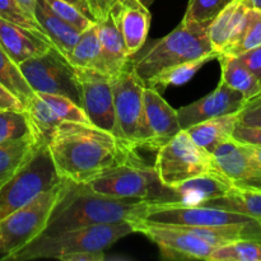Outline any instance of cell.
<instances>
[{
	"instance_id": "6da1fadb",
	"label": "cell",
	"mask_w": 261,
	"mask_h": 261,
	"mask_svg": "<svg viewBox=\"0 0 261 261\" xmlns=\"http://www.w3.org/2000/svg\"><path fill=\"white\" fill-rule=\"evenodd\" d=\"M47 147L61 178L87 184L105 171L139 161L137 150L112 133L86 122L63 121Z\"/></svg>"
},
{
	"instance_id": "7a4b0ae2",
	"label": "cell",
	"mask_w": 261,
	"mask_h": 261,
	"mask_svg": "<svg viewBox=\"0 0 261 261\" xmlns=\"http://www.w3.org/2000/svg\"><path fill=\"white\" fill-rule=\"evenodd\" d=\"M148 204L99 195L84 184L64 178L63 191L56 201L42 233H58L93 224L132 222L143 219Z\"/></svg>"
},
{
	"instance_id": "3957f363",
	"label": "cell",
	"mask_w": 261,
	"mask_h": 261,
	"mask_svg": "<svg viewBox=\"0 0 261 261\" xmlns=\"http://www.w3.org/2000/svg\"><path fill=\"white\" fill-rule=\"evenodd\" d=\"M135 233L134 223L93 224L58 233H41L5 261L56 259L81 251H105L119 240Z\"/></svg>"
},
{
	"instance_id": "277c9868",
	"label": "cell",
	"mask_w": 261,
	"mask_h": 261,
	"mask_svg": "<svg viewBox=\"0 0 261 261\" xmlns=\"http://www.w3.org/2000/svg\"><path fill=\"white\" fill-rule=\"evenodd\" d=\"M84 185L93 193L111 198L147 204L182 203L181 196L160 180L154 166H145L140 161L115 166Z\"/></svg>"
},
{
	"instance_id": "5b68a950",
	"label": "cell",
	"mask_w": 261,
	"mask_h": 261,
	"mask_svg": "<svg viewBox=\"0 0 261 261\" xmlns=\"http://www.w3.org/2000/svg\"><path fill=\"white\" fill-rule=\"evenodd\" d=\"M208 25L181 22L172 32L153 42L139 58L130 60V65L147 86L155 74L168 66L217 53L209 41Z\"/></svg>"
},
{
	"instance_id": "8992f818",
	"label": "cell",
	"mask_w": 261,
	"mask_h": 261,
	"mask_svg": "<svg viewBox=\"0 0 261 261\" xmlns=\"http://www.w3.org/2000/svg\"><path fill=\"white\" fill-rule=\"evenodd\" d=\"M61 180L47 143L42 142L22 168L0 188V221L32 201L43 191L53 189Z\"/></svg>"
},
{
	"instance_id": "52a82bcc",
	"label": "cell",
	"mask_w": 261,
	"mask_h": 261,
	"mask_svg": "<svg viewBox=\"0 0 261 261\" xmlns=\"http://www.w3.org/2000/svg\"><path fill=\"white\" fill-rule=\"evenodd\" d=\"M64 178L60 184L13 212L0 221V260L19 251L46 228L48 218L63 191Z\"/></svg>"
},
{
	"instance_id": "ba28073f",
	"label": "cell",
	"mask_w": 261,
	"mask_h": 261,
	"mask_svg": "<svg viewBox=\"0 0 261 261\" xmlns=\"http://www.w3.org/2000/svg\"><path fill=\"white\" fill-rule=\"evenodd\" d=\"M154 168L165 185L173 188L206 172H219L213 154L199 147L185 130L157 149Z\"/></svg>"
},
{
	"instance_id": "9c48e42d",
	"label": "cell",
	"mask_w": 261,
	"mask_h": 261,
	"mask_svg": "<svg viewBox=\"0 0 261 261\" xmlns=\"http://www.w3.org/2000/svg\"><path fill=\"white\" fill-rule=\"evenodd\" d=\"M18 66L35 93L61 94L81 106L75 68L56 47L51 46L43 54L33 56Z\"/></svg>"
},
{
	"instance_id": "30bf717a",
	"label": "cell",
	"mask_w": 261,
	"mask_h": 261,
	"mask_svg": "<svg viewBox=\"0 0 261 261\" xmlns=\"http://www.w3.org/2000/svg\"><path fill=\"white\" fill-rule=\"evenodd\" d=\"M144 88L130 61L114 79V106L117 138L135 149L144 148Z\"/></svg>"
},
{
	"instance_id": "8fae6325",
	"label": "cell",
	"mask_w": 261,
	"mask_h": 261,
	"mask_svg": "<svg viewBox=\"0 0 261 261\" xmlns=\"http://www.w3.org/2000/svg\"><path fill=\"white\" fill-rule=\"evenodd\" d=\"M76 74L81 89V107L89 122L117 137L114 106L115 76L84 70H76Z\"/></svg>"
},
{
	"instance_id": "7c38bea8",
	"label": "cell",
	"mask_w": 261,
	"mask_h": 261,
	"mask_svg": "<svg viewBox=\"0 0 261 261\" xmlns=\"http://www.w3.org/2000/svg\"><path fill=\"white\" fill-rule=\"evenodd\" d=\"M135 232L144 234L160 247L163 259L171 260H209L216 247L204 240L176 226L134 223Z\"/></svg>"
},
{
	"instance_id": "4fadbf2b",
	"label": "cell",
	"mask_w": 261,
	"mask_h": 261,
	"mask_svg": "<svg viewBox=\"0 0 261 261\" xmlns=\"http://www.w3.org/2000/svg\"><path fill=\"white\" fill-rule=\"evenodd\" d=\"M212 154L218 171L231 181L233 188L261 193V161L246 144L229 139Z\"/></svg>"
},
{
	"instance_id": "5bb4252c",
	"label": "cell",
	"mask_w": 261,
	"mask_h": 261,
	"mask_svg": "<svg viewBox=\"0 0 261 261\" xmlns=\"http://www.w3.org/2000/svg\"><path fill=\"white\" fill-rule=\"evenodd\" d=\"M245 102L246 99L241 92L231 88L221 81L217 88L208 96L177 110L181 130L205 120L240 112Z\"/></svg>"
},
{
	"instance_id": "9a60e30c",
	"label": "cell",
	"mask_w": 261,
	"mask_h": 261,
	"mask_svg": "<svg viewBox=\"0 0 261 261\" xmlns=\"http://www.w3.org/2000/svg\"><path fill=\"white\" fill-rule=\"evenodd\" d=\"M144 148L157 150L181 132L177 110L152 87L144 88Z\"/></svg>"
},
{
	"instance_id": "2e32d148",
	"label": "cell",
	"mask_w": 261,
	"mask_h": 261,
	"mask_svg": "<svg viewBox=\"0 0 261 261\" xmlns=\"http://www.w3.org/2000/svg\"><path fill=\"white\" fill-rule=\"evenodd\" d=\"M0 46L19 65L23 61L47 51L53 43L41 31L22 27L0 18Z\"/></svg>"
},
{
	"instance_id": "e0dca14e",
	"label": "cell",
	"mask_w": 261,
	"mask_h": 261,
	"mask_svg": "<svg viewBox=\"0 0 261 261\" xmlns=\"http://www.w3.org/2000/svg\"><path fill=\"white\" fill-rule=\"evenodd\" d=\"M250 7L244 0L229 3L208 25L212 47L218 54H226L241 40L249 19Z\"/></svg>"
},
{
	"instance_id": "ac0fdd59",
	"label": "cell",
	"mask_w": 261,
	"mask_h": 261,
	"mask_svg": "<svg viewBox=\"0 0 261 261\" xmlns=\"http://www.w3.org/2000/svg\"><path fill=\"white\" fill-rule=\"evenodd\" d=\"M124 37L129 56H134L144 46L150 27L149 8L139 0H121L111 10Z\"/></svg>"
},
{
	"instance_id": "d6986e66",
	"label": "cell",
	"mask_w": 261,
	"mask_h": 261,
	"mask_svg": "<svg viewBox=\"0 0 261 261\" xmlns=\"http://www.w3.org/2000/svg\"><path fill=\"white\" fill-rule=\"evenodd\" d=\"M96 28L107 68L114 76L119 75L129 64L130 56L112 13L96 22Z\"/></svg>"
},
{
	"instance_id": "ffe728a7",
	"label": "cell",
	"mask_w": 261,
	"mask_h": 261,
	"mask_svg": "<svg viewBox=\"0 0 261 261\" xmlns=\"http://www.w3.org/2000/svg\"><path fill=\"white\" fill-rule=\"evenodd\" d=\"M35 19L41 30L51 41L54 47L63 55L68 56L81 37V32L66 23L48 8L45 0H37L35 8Z\"/></svg>"
},
{
	"instance_id": "44dd1931",
	"label": "cell",
	"mask_w": 261,
	"mask_h": 261,
	"mask_svg": "<svg viewBox=\"0 0 261 261\" xmlns=\"http://www.w3.org/2000/svg\"><path fill=\"white\" fill-rule=\"evenodd\" d=\"M233 188L231 181L221 172H206L173 186V190L181 196L182 203L196 204L209 199L219 198Z\"/></svg>"
},
{
	"instance_id": "7402d4cb",
	"label": "cell",
	"mask_w": 261,
	"mask_h": 261,
	"mask_svg": "<svg viewBox=\"0 0 261 261\" xmlns=\"http://www.w3.org/2000/svg\"><path fill=\"white\" fill-rule=\"evenodd\" d=\"M66 58L76 70L93 71V73L114 76L110 73L105 61L101 43L97 35L96 23L81 33L78 42Z\"/></svg>"
},
{
	"instance_id": "603a6c76",
	"label": "cell",
	"mask_w": 261,
	"mask_h": 261,
	"mask_svg": "<svg viewBox=\"0 0 261 261\" xmlns=\"http://www.w3.org/2000/svg\"><path fill=\"white\" fill-rule=\"evenodd\" d=\"M239 122V112L214 117L185 129L189 137L206 152L213 153L221 144L232 139V133Z\"/></svg>"
},
{
	"instance_id": "cb8c5ba5",
	"label": "cell",
	"mask_w": 261,
	"mask_h": 261,
	"mask_svg": "<svg viewBox=\"0 0 261 261\" xmlns=\"http://www.w3.org/2000/svg\"><path fill=\"white\" fill-rule=\"evenodd\" d=\"M42 142L45 140L36 135H27L0 144V188L22 168Z\"/></svg>"
},
{
	"instance_id": "d4e9b609",
	"label": "cell",
	"mask_w": 261,
	"mask_h": 261,
	"mask_svg": "<svg viewBox=\"0 0 261 261\" xmlns=\"http://www.w3.org/2000/svg\"><path fill=\"white\" fill-rule=\"evenodd\" d=\"M196 205L213 206V208L224 209V211L236 212L256 219L261 223V193L260 191L242 190V189L232 188L224 195L219 198L209 199L201 201Z\"/></svg>"
},
{
	"instance_id": "484cf974",
	"label": "cell",
	"mask_w": 261,
	"mask_h": 261,
	"mask_svg": "<svg viewBox=\"0 0 261 261\" xmlns=\"http://www.w3.org/2000/svg\"><path fill=\"white\" fill-rule=\"evenodd\" d=\"M217 60L221 64V81L231 88L241 92L245 99H250L259 93L261 83L259 79L239 61L236 56L219 54Z\"/></svg>"
},
{
	"instance_id": "4316f807",
	"label": "cell",
	"mask_w": 261,
	"mask_h": 261,
	"mask_svg": "<svg viewBox=\"0 0 261 261\" xmlns=\"http://www.w3.org/2000/svg\"><path fill=\"white\" fill-rule=\"evenodd\" d=\"M218 53L209 54V55L200 56V58L193 59V60L184 61V63L176 64V65L168 66L163 69L160 73L155 74L152 79L147 83L145 87H161V88H167L170 86H181L186 82L190 81L204 65L211 63L212 60H216L218 58Z\"/></svg>"
},
{
	"instance_id": "83f0119b",
	"label": "cell",
	"mask_w": 261,
	"mask_h": 261,
	"mask_svg": "<svg viewBox=\"0 0 261 261\" xmlns=\"http://www.w3.org/2000/svg\"><path fill=\"white\" fill-rule=\"evenodd\" d=\"M24 111L32 124L36 135L41 140L47 143L48 138L54 130L63 122L58 114L53 110L50 105L46 103L38 94H33L32 98L28 99L24 105Z\"/></svg>"
},
{
	"instance_id": "f1b7e54d",
	"label": "cell",
	"mask_w": 261,
	"mask_h": 261,
	"mask_svg": "<svg viewBox=\"0 0 261 261\" xmlns=\"http://www.w3.org/2000/svg\"><path fill=\"white\" fill-rule=\"evenodd\" d=\"M0 83L9 92H12L23 105L32 98L35 92L27 83L19 66L15 64L0 46Z\"/></svg>"
},
{
	"instance_id": "f546056e",
	"label": "cell",
	"mask_w": 261,
	"mask_h": 261,
	"mask_svg": "<svg viewBox=\"0 0 261 261\" xmlns=\"http://www.w3.org/2000/svg\"><path fill=\"white\" fill-rule=\"evenodd\" d=\"M211 261H261V242L241 240L216 247Z\"/></svg>"
},
{
	"instance_id": "4dcf8cb0",
	"label": "cell",
	"mask_w": 261,
	"mask_h": 261,
	"mask_svg": "<svg viewBox=\"0 0 261 261\" xmlns=\"http://www.w3.org/2000/svg\"><path fill=\"white\" fill-rule=\"evenodd\" d=\"M27 135H36V133L25 111L0 110V144Z\"/></svg>"
},
{
	"instance_id": "1f68e13d",
	"label": "cell",
	"mask_w": 261,
	"mask_h": 261,
	"mask_svg": "<svg viewBox=\"0 0 261 261\" xmlns=\"http://www.w3.org/2000/svg\"><path fill=\"white\" fill-rule=\"evenodd\" d=\"M231 2L233 0H190L182 22L211 24Z\"/></svg>"
},
{
	"instance_id": "d6a6232c",
	"label": "cell",
	"mask_w": 261,
	"mask_h": 261,
	"mask_svg": "<svg viewBox=\"0 0 261 261\" xmlns=\"http://www.w3.org/2000/svg\"><path fill=\"white\" fill-rule=\"evenodd\" d=\"M43 99L47 105L53 107L54 111L60 116L63 121H74V122H86L91 124L87 117L86 112L83 111L79 105L71 101L70 98L61 94H48V93H36Z\"/></svg>"
},
{
	"instance_id": "836d02e7",
	"label": "cell",
	"mask_w": 261,
	"mask_h": 261,
	"mask_svg": "<svg viewBox=\"0 0 261 261\" xmlns=\"http://www.w3.org/2000/svg\"><path fill=\"white\" fill-rule=\"evenodd\" d=\"M257 46H261V10L250 8L249 19L241 40L228 53H226V55L237 56Z\"/></svg>"
},
{
	"instance_id": "e575fe53",
	"label": "cell",
	"mask_w": 261,
	"mask_h": 261,
	"mask_svg": "<svg viewBox=\"0 0 261 261\" xmlns=\"http://www.w3.org/2000/svg\"><path fill=\"white\" fill-rule=\"evenodd\" d=\"M45 2L46 4L48 5V8H50L58 17H60L61 19L65 20L66 23L73 25V27L75 28L76 31H79L81 33L84 32L86 30H88L89 27H92V25L96 23L92 19H89L88 17H86L78 8L74 7L70 3L64 2V0H45Z\"/></svg>"
},
{
	"instance_id": "d590c367",
	"label": "cell",
	"mask_w": 261,
	"mask_h": 261,
	"mask_svg": "<svg viewBox=\"0 0 261 261\" xmlns=\"http://www.w3.org/2000/svg\"><path fill=\"white\" fill-rule=\"evenodd\" d=\"M0 18L22 25V27L33 28V30H38L42 32L37 20L31 17L30 14H27L15 3V0H0Z\"/></svg>"
},
{
	"instance_id": "8d00e7d4",
	"label": "cell",
	"mask_w": 261,
	"mask_h": 261,
	"mask_svg": "<svg viewBox=\"0 0 261 261\" xmlns=\"http://www.w3.org/2000/svg\"><path fill=\"white\" fill-rule=\"evenodd\" d=\"M239 122L246 126L261 127V97L250 98L239 112Z\"/></svg>"
},
{
	"instance_id": "74e56055",
	"label": "cell",
	"mask_w": 261,
	"mask_h": 261,
	"mask_svg": "<svg viewBox=\"0 0 261 261\" xmlns=\"http://www.w3.org/2000/svg\"><path fill=\"white\" fill-rule=\"evenodd\" d=\"M232 139L242 143V144L261 147V127L246 126V125L237 122L233 133H232Z\"/></svg>"
},
{
	"instance_id": "f35d334b",
	"label": "cell",
	"mask_w": 261,
	"mask_h": 261,
	"mask_svg": "<svg viewBox=\"0 0 261 261\" xmlns=\"http://www.w3.org/2000/svg\"><path fill=\"white\" fill-rule=\"evenodd\" d=\"M240 63L246 66L261 83V46L247 50L236 56Z\"/></svg>"
},
{
	"instance_id": "ab89813d",
	"label": "cell",
	"mask_w": 261,
	"mask_h": 261,
	"mask_svg": "<svg viewBox=\"0 0 261 261\" xmlns=\"http://www.w3.org/2000/svg\"><path fill=\"white\" fill-rule=\"evenodd\" d=\"M121 0H86L94 22L105 19L111 13L112 8L119 4Z\"/></svg>"
},
{
	"instance_id": "60d3db41",
	"label": "cell",
	"mask_w": 261,
	"mask_h": 261,
	"mask_svg": "<svg viewBox=\"0 0 261 261\" xmlns=\"http://www.w3.org/2000/svg\"><path fill=\"white\" fill-rule=\"evenodd\" d=\"M0 110L24 111V105L0 83Z\"/></svg>"
},
{
	"instance_id": "b9f144b4",
	"label": "cell",
	"mask_w": 261,
	"mask_h": 261,
	"mask_svg": "<svg viewBox=\"0 0 261 261\" xmlns=\"http://www.w3.org/2000/svg\"><path fill=\"white\" fill-rule=\"evenodd\" d=\"M60 261H105L107 256L103 251H81L73 254L63 255L59 257Z\"/></svg>"
},
{
	"instance_id": "7bdbcfd3",
	"label": "cell",
	"mask_w": 261,
	"mask_h": 261,
	"mask_svg": "<svg viewBox=\"0 0 261 261\" xmlns=\"http://www.w3.org/2000/svg\"><path fill=\"white\" fill-rule=\"evenodd\" d=\"M15 3H17L27 14H30L31 17L35 18V8L37 0H15Z\"/></svg>"
},
{
	"instance_id": "ee69618b",
	"label": "cell",
	"mask_w": 261,
	"mask_h": 261,
	"mask_svg": "<svg viewBox=\"0 0 261 261\" xmlns=\"http://www.w3.org/2000/svg\"><path fill=\"white\" fill-rule=\"evenodd\" d=\"M64 2H68V3H70V4H73L74 7L78 8V9L81 10V12L83 13V14L86 15V17H88L89 19L93 20V18H92L91 12H89L88 5H87L86 0H64ZM93 22H94V20H93Z\"/></svg>"
},
{
	"instance_id": "f6af8a7d",
	"label": "cell",
	"mask_w": 261,
	"mask_h": 261,
	"mask_svg": "<svg viewBox=\"0 0 261 261\" xmlns=\"http://www.w3.org/2000/svg\"><path fill=\"white\" fill-rule=\"evenodd\" d=\"M250 8H254V9L261 10V0H244Z\"/></svg>"
},
{
	"instance_id": "bcb514c9",
	"label": "cell",
	"mask_w": 261,
	"mask_h": 261,
	"mask_svg": "<svg viewBox=\"0 0 261 261\" xmlns=\"http://www.w3.org/2000/svg\"><path fill=\"white\" fill-rule=\"evenodd\" d=\"M247 147H249V149L251 150L252 154H254L257 160L261 161V147H255V145H247Z\"/></svg>"
},
{
	"instance_id": "7dc6e473",
	"label": "cell",
	"mask_w": 261,
	"mask_h": 261,
	"mask_svg": "<svg viewBox=\"0 0 261 261\" xmlns=\"http://www.w3.org/2000/svg\"><path fill=\"white\" fill-rule=\"evenodd\" d=\"M139 2L143 3V4H144L147 8H149L150 5H152L153 3H154V0H139Z\"/></svg>"
},
{
	"instance_id": "c3c4849f",
	"label": "cell",
	"mask_w": 261,
	"mask_h": 261,
	"mask_svg": "<svg viewBox=\"0 0 261 261\" xmlns=\"http://www.w3.org/2000/svg\"><path fill=\"white\" fill-rule=\"evenodd\" d=\"M255 97H261V89L259 91V93L255 94V96H254V97H251V98H255Z\"/></svg>"
}]
</instances>
